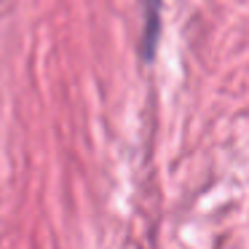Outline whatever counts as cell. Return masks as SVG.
Here are the masks:
<instances>
[]
</instances>
